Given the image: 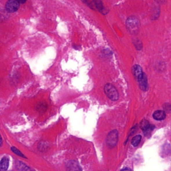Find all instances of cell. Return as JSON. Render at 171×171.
I'll return each instance as SVG.
<instances>
[{
    "label": "cell",
    "instance_id": "obj_1",
    "mask_svg": "<svg viewBox=\"0 0 171 171\" xmlns=\"http://www.w3.org/2000/svg\"><path fill=\"white\" fill-rule=\"evenodd\" d=\"M126 27L128 32L132 34H136L139 31L140 23L136 17L132 16L127 19Z\"/></svg>",
    "mask_w": 171,
    "mask_h": 171
},
{
    "label": "cell",
    "instance_id": "obj_2",
    "mask_svg": "<svg viewBox=\"0 0 171 171\" xmlns=\"http://www.w3.org/2000/svg\"><path fill=\"white\" fill-rule=\"evenodd\" d=\"M104 91L110 100L116 101L119 98V94L117 90L112 84L110 83L105 84L104 86Z\"/></svg>",
    "mask_w": 171,
    "mask_h": 171
},
{
    "label": "cell",
    "instance_id": "obj_3",
    "mask_svg": "<svg viewBox=\"0 0 171 171\" xmlns=\"http://www.w3.org/2000/svg\"><path fill=\"white\" fill-rule=\"evenodd\" d=\"M118 138L119 134L117 130H114L110 132L106 137V144L108 147L111 148L115 147L118 142Z\"/></svg>",
    "mask_w": 171,
    "mask_h": 171
},
{
    "label": "cell",
    "instance_id": "obj_4",
    "mask_svg": "<svg viewBox=\"0 0 171 171\" xmlns=\"http://www.w3.org/2000/svg\"><path fill=\"white\" fill-rule=\"evenodd\" d=\"M19 5L20 3L17 0H9L6 3V10L10 13L15 12L19 9Z\"/></svg>",
    "mask_w": 171,
    "mask_h": 171
},
{
    "label": "cell",
    "instance_id": "obj_5",
    "mask_svg": "<svg viewBox=\"0 0 171 171\" xmlns=\"http://www.w3.org/2000/svg\"><path fill=\"white\" fill-rule=\"evenodd\" d=\"M132 73L134 78L138 80V81L141 80L143 76V73L141 67L138 65H135L132 67Z\"/></svg>",
    "mask_w": 171,
    "mask_h": 171
},
{
    "label": "cell",
    "instance_id": "obj_6",
    "mask_svg": "<svg viewBox=\"0 0 171 171\" xmlns=\"http://www.w3.org/2000/svg\"><path fill=\"white\" fill-rule=\"evenodd\" d=\"M67 171H81V168L75 161H70L66 164Z\"/></svg>",
    "mask_w": 171,
    "mask_h": 171
},
{
    "label": "cell",
    "instance_id": "obj_7",
    "mask_svg": "<svg viewBox=\"0 0 171 171\" xmlns=\"http://www.w3.org/2000/svg\"><path fill=\"white\" fill-rule=\"evenodd\" d=\"M139 88L140 89L143 91H146L148 89V79L147 75L144 73L143 76L141 80L139 81Z\"/></svg>",
    "mask_w": 171,
    "mask_h": 171
},
{
    "label": "cell",
    "instance_id": "obj_8",
    "mask_svg": "<svg viewBox=\"0 0 171 171\" xmlns=\"http://www.w3.org/2000/svg\"><path fill=\"white\" fill-rule=\"evenodd\" d=\"M152 117L154 119H155L157 121H162L165 119L166 114L164 111L158 110L153 113Z\"/></svg>",
    "mask_w": 171,
    "mask_h": 171
},
{
    "label": "cell",
    "instance_id": "obj_9",
    "mask_svg": "<svg viewBox=\"0 0 171 171\" xmlns=\"http://www.w3.org/2000/svg\"><path fill=\"white\" fill-rule=\"evenodd\" d=\"M9 159L6 157H4L1 161V166L0 170L1 171H6L7 170L9 167Z\"/></svg>",
    "mask_w": 171,
    "mask_h": 171
},
{
    "label": "cell",
    "instance_id": "obj_10",
    "mask_svg": "<svg viewBox=\"0 0 171 171\" xmlns=\"http://www.w3.org/2000/svg\"><path fill=\"white\" fill-rule=\"evenodd\" d=\"M151 126V125L149 123V121L146 120H143V121H141L139 124L140 128L141 129V130L143 131L144 132H145V131L149 129Z\"/></svg>",
    "mask_w": 171,
    "mask_h": 171
},
{
    "label": "cell",
    "instance_id": "obj_11",
    "mask_svg": "<svg viewBox=\"0 0 171 171\" xmlns=\"http://www.w3.org/2000/svg\"><path fill=\"white\" fill-rule=\"evenodd\" d=\"M141 135H137L132 138V144L134 147H137L141 141Z\"/></svg>",
    "mask_w": 171,
    "mask_h": 171
},
{
    "label": "cell",
    "instance_id": "obj_12",
    "mask_svg": "<svg viewBox=\"0 0 171 171\" xmlns=\"http://www.w3.org/2000/svg\"><path fill=\"white\" fill-rule=\"evenodd\" d=\"M11 150L12 151H13V152L14 153L16 154L17 155H18L19 156L23 157V158H25V157L23 155L22 153H21L18 149H16L15 147H12Z\"/></svg>",
    "mask_w": 171,
    "mask_h": 171
},
{
    "label": "cell",
    "instance_id": "obj_13",
    "mask_svg": "<svg viewBox=\"0 0 171 171\" xmlns=\"http://www.w3.org/2000/svg\"><path fill=\"white\" fill-rule=\"evenodd\" d=\"M17 1L20 4H24L26 2V0H17Z\"/></svg>",
    "mask_w": 171,
    "mask_h": 171
},
{
    "label": "cell",
    "instance_id": "obj_14",
    "mask_svg": "<svg viewBox=\"0 0 171 171\" xmlns=\"http://www.w3.org/2000/svg\"><path fill=\"white\" fill-rule=\"evenodd\" d=\"M121 171H131V170L130 169H128V168H125V169H123Z\"/></svg>",
    "mask_w": 171,
    "mask_h": 171
}]
</instances>
